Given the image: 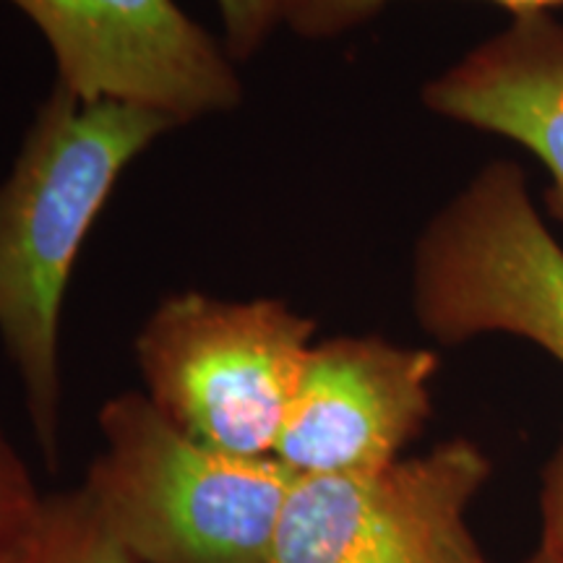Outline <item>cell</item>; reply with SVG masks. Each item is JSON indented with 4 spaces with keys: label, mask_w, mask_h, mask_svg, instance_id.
<instances>
[{
    "label": "cell",
    "mask_w": 563,
    "mask_h": 563,
    "mask_svg": "<svg viewBox=\"0 0 563 563\" xmlns=\"http://www.w3.org/2000/svg\"><path fill=\"white\" fill-rule=\"evenodd\" d=\"M81 488L131 563H269L292 475L194 441L144 391L100 407Z\"/></svg>",
    "instance_id": "7a4b0ae2"
},
{
    "label": "cell",
    "mask_w": 563,
    "mask_h": 563,
    "mask_svg": "<svg viewBox=\"0 0 563 563\" xmlns=\"http://www.w3.org/2000/svg\"><path fill=\"white\" fill-rule=\"evenodd\" d=\"M180 123L144 104L81 100L55 81L0 183V340L42 460H60V316L81 245L125 167Z\"/></svg>",
    "instance_id": "6da1fadb"
},
{
    "label": "cell",
    "mask_w": 563,
    "mask_h": 563,
    "mask_svg": "<svg viewBox=\"0 0 563 563\" xmlns=\"http://www.w3.org/2000/svg\"><path fill=\"white\" fill-rule=\"evenodd\" d=\"M422 104L467 129L514 141L545 167V199L563 222V21L551 11L511 16L422 87Z\"/></svg>",
    "instance_id": "ba28073f"
},
{
    "label": "cell",
    "mask_w": 563,
    "mask_h": 563,
    "mask_svg": "<svg viewBox=\"0 0 563 563\" xmlns=\"http://www.w3.org/2000/svg\"><path fill=\"white\" fill-rule=\"evenodd\" d=\"M222 19V47L232 63L251 60L277 24H285L290 0H214Z\"/></svg>",
    "instance_id": "7c38bea8"
},
{
    "label": "cell",
    "mask_w": 563,
    "mask_h": 563,
    "mask_svg": "<svg viewBox=\"0 0 563 563\" xmlns=\"http://www.w3.org/2000/svg\"><path fill=\"white\" fill-rule=\"evenodd\" d=\"M316 321L272 298L175 292L141 323L133 357L144 397L217 452L274 456Z\"/></svg>",
    "instance_id": "3957f363"
},
{
    "label": "cell",
    "mask_w": 563,
    "mask_h": 563,
    "mask_svg": "<svg viewBox=\"0 0 563 563\" xmlns=\"http://www.w3.org/2000/svg\"><path fill=\"white\" fill-rule=\"evenodd\" d=\"M394 0H290L285 24L302 40H334L382 13ZM517 13L551 11L563 0H490Z\"/></svg>",
    "instance_id": "30bf717a"
},
{
    "label": "cell",
    "mask_w": 563,
    "mask_h": 563,
    "mask_svg": "<svg viewBox=\"0 0 563 563\" xmlns=\"http://www.w3.org/2000/svg\"><path fill=\"white\" fill-rule=\"evenodd\" d=\"M470 439L352 475L292 477L269 563H490L470 509L490 481Z\"/></svg>",
    "instance_id": "5b68a950"
},
{
    "label": "cell",
    "mask_w": 563,
    "mask_h": 563,
    "mask_svg": "<svg viewBox=\"0 0 563 563\" xmlns=\"http://www.w3.org/2000/svg\"><path fill=\"white\" fill-rule=\"evenodd\" d=\"M522 563H551V559H548V555H545L543 551H538V548H534V553L527 555V559H525Z\"/></svg>",
    "instance_id": "5bb4252c"
},
{
    "label": "cell",
    "mask_w": 563,
    "mask_h": 563,
    "mask_svg": "<svg viewBox=\"0 0 563 563\" xmlns=\"http://www.w3.org/2000/svg\"><path fill=\"white\" fill-rule=\"evenodd\" d=\"M42 504L45 493H40L24 456L0 426V563L9 561L24 543L37 522Z\"/></svg>",
    "instance_id": "8fae6325"
},
{
    "label": "cell",
    "mask_w": 563,
    "mask_h": 563,
    "mask_svg": "<svg viewBox=\"0 0 563 563\" xmlns=\"http://www.w3.org/2000/svg\"><path fill=\"white\" fill-rule=\"evenodd\" d=\"M551 563H563V439L540 481V545Z\"/></svg>",
    "instance_id": "4fadbf2b"
},
{
    "label": "cell",
    "mask_w": 563,
    "mask_h": 563,
    "mask_svg": "<svg viewBox=\"0 0 563 563\" xmlns=\"http://www.w3.org/2000/svg\"><path fill=\"white\" fill-rule=\"evenodd\" d=\"M410 302L443 347L506 334L563 365V249L519 162L483 165L426 222L412 249Z\"/></svg>",
    "instance_id": "277c9868"
},
{
    "label": "cell",
    "mask_w": 563,
    "mask_h": 563,
    "mask_svg": "<svg viewBox=\"0 0 563 563\" xmlns=\"http://www.w3.org/2000/svg\"><path fill=\"white\" fill-rule=\"evenodd\" d=\"M37 26L58 84L183 123L243 102L235 63L175 0H5Z\"/></svg>",
    "instance_id": "8992f818"
},
{
    "label": "cell",
    "mask_w": 563,
    "mask_h": 563,
    "mask_svg": "<svg viewBox=\"0 0 563 563\" xmlns=\"http://www.w3.org/2000/svg\"><path fill=\"white\" fill-rule=\"evenodd\" d=\"M5 563H131L84 488L45 493L37 522Z\"/></svg>",
    "instance_id": "9c48e42d"
},
{
    "label": "cell",
    "mask_w": 563,
    "mask_h": 563,
    "mask_svg": "<svg viewBox=\"0 0 563 563\" xmlns=\"http://www.w3.org/2000/svg\"><path fill=\"white\" fill-rule=\"evenodd\" d=\"M439 368L435 350L378 334L313 342L274 460L292 477L389 467L431 420Z\"/></svg>",
    "instance_id": "52a82bcc"
}]
</instances>
